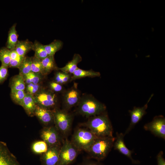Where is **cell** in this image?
Wrapping results in <instances>:
<instances>
[{"label":"cell","mask_w":165,"mask_h":165,"mask_svg":"<svg viewBox=\"0 0 165 165\" xmlns=\"http://www.w3.org/2000/svg\"><path fill=\"white\" fill-rule=\"evenodd\" d=\"M81 125L88 129L97 137H113L112 126L105 112L90 117Z\"/></svg>","instance_id":"6da1fadb"},{"label":"cell","mask_w":165,"mask_h":165,"mask_svg":"<svg viewBox=\"0 0 165 165\" xmlns=\"http://www.w3.org/2000/svg\"><path fill=\"white\" fill-rule=\"evenodd\" d=\"M77 105V112L87 117L102 114L106 109L104 104L90 95H85L81 97Z\"/></svg>","instance_id":"7a4b0ae2"},{"label":"cell","mask_w":165,"mask_h":165,"mask_svg":"<svg viewBox=\"0 0 165 165\" xmlns=\"http://www.w3.org/2000/svg\"><path fill=\"white\" fill-rule=\"evenodd\" d=\"M115 140L113 137H97L86 152L91 158L100 162L107 156Z\"/></svg>","instance_id":"3957f363"},{"label":"cell","mask_w":165,"mask_h":165,"mask_svg":"<svg viewBox=\"0 0 165 165\" xmlns=\"http://www.w3.org/2000/svg\"><path fill=\"white\" fill-rule=\"evenodd\" d=\"M97 137L86 128H79L75 131L71 142L80 151L86 152Z\"/></svg>","instance_id":"277c9868"},{"label":"cell","mask_w":165,"mask_h":165,"mask_svg":"<svg viewBox=\"0 0 165 165\" xmlns=\"http://www.w3.org/2000/svg\"><path fill=\"white\" fill-rule=\"evenodd\" d=\"M53 111L55 126L63 137L66 138L71 129L72 116L65 109Z\"/></svg>","instance_id":"5b68a950"},{"label":"cell","mask_w":165,"mask_h":165,"mask_svg":"<svg viewBox=\"0 0 165 165\" xmlns=\"http://www.w3.org/2000/svg\"><path fill=\"white\" fill-rule=\"evenodd\" d=\"M79 152L71 141L65 138L61 147L58 165H70L75 160Z\"/></svg>","instance_id":"8992f818"},{"label":"cell","mask_w":165,"mask_h":165,"mask_svg":"<svg viewBox=\"0 0 165 165\" xmlns=\"http://www.w3.org/2000/svg\"><path fill=\"white\" fill-rule=\"evenodd\" d=\"M41 136L48 146L61 145L64 140L55 126L45 127L41 132Z\"/></svg>","instance_id":"52a82bcc"},{"label":"cell","mask_w":165,"mask_h":165,"mask_svg":"<svg viewBox=\"0 0 165 165\" xmlns=\"http://www.w3.org/2000/svg\"><path fill=\"white\" fill-rule=\"evenodd\" d=\"M37 105L50 109L57 102L55 94L50 90H40L33 96Z\"/></svg>","instance_id":"ba28073f"},{"label":"cell","mask_w":165,"mask_h":165,"mask_svg":"<svg viewBox=\"0 0 165 165\" xmlns=\"http://www.w3.org/2000/svg\"><path fill=\"white\" fill-rule=\"evenodd\" d=\"M144 128L156 136L165 139V119L163 116L155 117L151 122L144 126Z\"/></svg>","instance_id":"9c48e42d"},{"label":"cell","mask_w":165,"mask_h":165,"mask_svg":"<svg viewBox=\"0 0 165 165\" xmlns=\"http://www.w3.org/2000/svg\"><path fill=\"white\" fill-rule=\"evenodd\" d=\"M61 146H48L47 150L41 158L42 165H58Z\"/></svg>","instance_id":"30bf717a"},{"label":"cell","mask_w":165,"mask_h":165,"mask_svg":"<svg viewBox=\"0 0 165 165\" xmlns=\"http://www.w3.org/2000/svg\"><path fill=\"white\" fill-rule=\"evenodd\" d=\"M81 97L79 91L76 85L65 92L64 96V104L65 110L67 111L77 105Z\"/></svg>","instance_id":"8fae6325"},{"label":"cell","mask_w":165,"mask_h":165,"mask_svg":"<svg viewBox=\"0 0 165 165\" xmlns=\"http://www.w3.org/2000/svg\"><path fill=\"white\" fill-rule=\"evenodd\" d=\"M0 165H21L6 144L0 141Z\"/></svg>","instance_id":"7c38bea8"},{"label":"cell","mask_w":165,"mask_h":165,"mask_svg":"<svg viewBox=\"0 0 165 165\" xmlns=\"http://www.w3.org/2000/svg\"><path fill=\"white\" fill-rule=\"evenodd\" d=\"M153 95L152 94L151 95L147 103L143 106L141 107H134L132 110L129 111L130 116V122L128 128L126 131V134L129 132L146 114V110L148 108V104Z\"/></svg>","instance_id":"4fadbf2b"},{"label":"cell","mask_w":165,"mask_h":165,"mask_svg":"<svg viewBox=\"0 0 165 165\" xmlns=\"http://www.w3.org/2000/svg\"><path fill=\"white\" fill-rule=\"evenodd\" d=\"M123 137V134L122 133H116V137L115 138L113 145L114 149L130 158L133 163H138L139 161L135 160L132 158L131 156L132 152L126 146L124 141Z\"/></svg>","instance_id":"5bb4252c"},{"label":"cell","mask_w":165,"mask_h":165,"mask_svg":"<svg viewBox=\"0 0 165 165\" xmlns=\"http://www.w3.org/2000/svg\"><path fill=\"white\" fill-rule=\"evenodd\" d=\"M34 114L45 125L54 122L53 112L50 109L37 105Z\"/></svg>","instance_id":"9a60e30c"},{"label":"cell","mask_w":165,"mask_h":165,"mask_svg":"<svg viewBox=\"0 0 165 165\" xmlns=\"http://www.w3.org/2000/svg\"><path fill=\"white\" fill-rule=\"evenodd\" d=\"M37 104L33 96L26 93L22 102L21 106L29 115H34Z\"/></svg>","instance_id":"2e32d148"},{"label":"cell","mask_w":165,"mask_h":165,"mask_svg":"<svg viewBox=\"0 0 165 165\" xmlns=\"http://www.w3.org/2000/svg\"><path fill=\"white\" fill-rule=\"evenodd\" d=\"M33 43L27 39L18 40L14 49L20 56L24 57L30 51L33 50Z\"/></svg>","instance_id":"e0dca14e"},{"label":"cell","mask_w":165,"mask_h":165,"mask_svg":"<svg viewBox=\"0 0 165 165\" xmlns=\"http://www.w3.org/2000/svg\"><path fill=\"white\" fill-rule=\"evenodd\" d=\"M82 60L81 56L78 54H75L72 60L69 62L64 67L60 68L59 69L62 72L69 74H73L78 68L77 65Z\"/></svg>","instance_id":"ac0fdd59"},{"label":"cell","mask_w":165,"mask_h":165,"mask_svg":"<svg viewBox=\"0 0 165 165\" xmlns=\"http://www.w3.org/2000/svg\"><path fill=\"white\" fill-rule=\"evenodd\" d=\"M71 77L72 80L86 77H99L101 74L99 72L94 71L92 70H86L78 68L73 73Z\"/></svg>","instance_id":"d6986e66"},{"label":"cell","mask_w":165,"mask_h":165,"mask_svg":"<svg viewBox=\"0 0 165 165\" xmlns=\"http://www.w3.org/2000/svg\"><path fill=\"white\" fill-rule=\"evenodd\" d=\"M16 27V24H14L9 32L6 47L10 50L14 49L18 41V35Z\"/></svg>","instance_id":"ffe728a7"},{"label":"cell","mask_w":165,"mask_h":165,"mask_svg":"<svg viewBox=\"0 0 165 165\" xmlns=\"http://www.w3.org/2000/svg\"><path fill=\"white\" fill-rule=\"evenodd\" d=\"M10 86L11 90H24L25 83L23 76L20 74L14 76L11 80Z\"/></svg>","instance_id":"44dd1931"},{"label":"cell","mask_w":165,"mask_h":165,"mask_svg":"<svg viewBox=\"0 0 165 165\" xmlns=\"http://www.w3.org/2000/svg\"><path fill=\"white\" fill-rule=\"evenodd\" d=\"M44 75L47 74L56 68L54 56H48L41 60Z\"/></svg>","instance_id":"7402d4cb"},{"label":"cell","mask_w":165,"mask_h":165,"mask_svg":"<svg viewBox=\"0 0 165 165\" xmlns=\"http://www.w3.org/2000/svg\"><path fill=\"white\" fill-rule=\"evenodd\" d=\"M63 43L61 40H55L49 44L44 45V47L48 56H54L55 53L61 49Z\"/></svg>","instance_id":"603a6c76"},{"label":"cell","mask_w":165,"mask_h":165,"mask_svg":"<svg viewBox=\"0 0 165 165\" xmlns=\"http://www.w3.org/2000/svg\"><path fill=\"white\" fill-rule=\"evenodd\" d=\"M32 50L35 51L34 57L40 60L45 58L48 56L45 49L44 45L37 41H35L33 43Z\"/></svg>","instance_id":"cb8c5ba5"},{"label":"cell","mask_w":165,"mask_h":165,"mask_svg":"<svg viewBox=\"0 0 165 165\" xmlns=\"http://www.w3.org/2000/svg\"><path fill=\"white\" fill-rule=\"evenodd\" d=\"M20 75L24 76L31 72V57H24L18 68Z\"/></svg>","instance_id":"d4e9b609"},{"label":"cell","mask_w":165,"mask_h":165,"mask_svg":"<svg viewBox=\"0 0 165 165\" xmlns=\"http://www.w3.org/2000/svg\"><path fill=\"white\" fill-rule=\"evenodd\" d=\"M10 50L6 47H3L0 49V61L2 65L7 68L9 67L10 61Z\"/></svg>","instance_id":"484cf974"},{"label":"cell","mask_w":165,"mask_h":165,"mask_svg":"<svg viewBox=\"0 0 165 165\" xmlns=\"http://www.w3.org/2000/svg\"><path fill=\"white\" fill-rule=\"evenodd\" d=\"M48 146L43 141H39L34 142L32 146L33 151L37 154H43L48 150Z\"/></svg>","instance_id":"4316f807"},{"label":"cell","mask_w":165,"mask_h":165,"mask_svg":"<svg viewBox=\"0 0 165 165\" xmlns=\"http://www.w3.org/2000/svg\"><path fill=\"white\" fill-rule=\"evenodd\" d=\"M26 94L24 90H11L10 95L13 101L21 105Z\"/></svg>","instance_id":"83f0119b"},{"label":"cell","mask_w":165,"mask_h":165,"mask_svg":"<svg viewBox=\"0 0 165 165\" xmlns=\"http://www.w3.org/2000/svg\"><path fill=\"white\" fill-rule=\"evenodd\" d=\"M31 69L32 72L44 75L41 60L34 57H31Z\"/></svg>","instance_id":"f1b7e54d"},{"label":"cell","mask_w":165,"mask_h":165,"mask_svg":"<svg viewBox=\"0 0 165 165\" xmlns=\"http://www.w3.org/2000/svg\"><path fill=\"white\" fill-rule=\"evenodd\" d=\"M40 87L39 84L31 83L27 84L26 87L27 93L34 96L40 91Z\"/></svg>","instance_id":"f546056e"},{"label":"cell","mask_w":165,"mask_h":165,"mask_svg":"<svg viewBox=\"0 0 165 165\" xmlns=\"http://www.w3.org/2000/svg\"><path fill=\"white\" fill-rule=\"evenodd\" d=\"M8 74V68L1 65L0 67V84L6 80Z\"/></svg>","instance_id":"4dcf8cb0"},{"label":"cell","mask_w":165,"mask_h":165,"mask_svg":"<svg viewBox=\"0 0 165 165\" xmlns=\"http://www.w3.org/2000/svg\"><path fill=\"white\" fill-rule=\"evenodd\" d=\"M32 83L39 84L42 80L41 75L31 72L29 73Z\"/></svg>","instance_id":"1f68e13d"},{"label":"cell","mask_w":165,"mask_h":165,"mask_svg":"<svg viewBox=\"0 0 165 165\" xmlns=\"http://www.w3.org/2000/svg\"><path fill=\"white\" fill-rule=\"evenodd\" d=\"M49 86L50 89L55 92H60L63 90V88L61 84L55 81L51 82Z\"/></svg>","instance_id":"d6a6232c"},{"label":"cell","mask_w":165,"mask_h":165,"mask_svg":"<svg viewBox=\"0 0 165 165\" xmlns=\"http://www.w3.org/2000/svg\"><path fill=\"white\" fill-rule=\"evenodd\" d=\"M79 165H103L99 161H95L89 159H86Z\"/></svg>","instance_id":"836d02e7"},{"label":"cell","mask_w":165,"mask_h":165,"mask_svg":"<svg viewBox=\"0 0 165 165\" xmlns=\"http://www.w3.org/2000/svg\"><path fill=\"white\" fill-rule=\"evenodd\" d=\"M163 153L161 151L157 156L158 165H165V161L163 156Z\"/></svg>","instance_id":"e575fe53"},{"label":"cell","mask_w":165,"mask_h":165,"mask_svg":"<svg viewBox=\"0 0 165 165\" xmlns=\"http://www.w3.org/2000/svg\"><path fill=\"white\" fill-rule=\"evenodd\" d=\"M55 82L61 84H63L62 77V72H58L56 73L55 78Z\"/></svg>","instance_id":"d590c367"},{"label":"cell","mask_w":165,"mask_h":165,"mask_svg":"<svg viewBox=\"0 0 165 165\" xmlns=\"http://www.w3.org/2000/svg\"><path fill=\"white\" fill-rule=\"evenodd\" d=\"M62 80L63 84L67 82L70 79V76L69 74L62 72Z\"/></svg>","instance_id":"8d00e7d4"},{"label":"cell","mask_w":165,"mask_h":165,"mask_svg":"<svg viewBox=\"0 0 165 165\" xmlns=\"http://www.w3.org/2000/svg\"><path fill=\"white\" fill-rule=\"evenodd\" d=\"M25 84L27 85L32 83L29 73L23 76Z\"/></svg>","instance_id":"74e56055"}]
</instances>
